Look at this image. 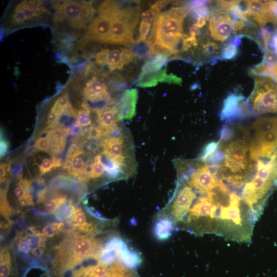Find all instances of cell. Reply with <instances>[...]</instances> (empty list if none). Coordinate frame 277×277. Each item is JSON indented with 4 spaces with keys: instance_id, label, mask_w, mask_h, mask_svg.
<instances>
[{
    "instance_id": "6da1fadb",
    "label": "cell",
    "mask_w": 277,
    "mask_h": 277,
    "mask_svg": "<svg viewBox=\"0 0 277 277\" xmlns=\"http://www.w3.org/2000/svg\"><path fill=\"white\" fill-rule=\"evenodd\" d=\"M188 12L186 8L176 7L159 13L146 41L149 48L157 46L161 52L171 54L178 51L177 47L183 37V22Z\"/></svg>"
},
{
    "instance_id": "7a4b0ae2",
    "label": "cell",
    "mask_w": 277,
    "mask_h": 277,
    "mask_svg": "<svg viewBox=\"0 0 277 277\" xmlns=\"http://www.w3.org/2000/svg\"><path fill=\"white\" fill-rule=\"evenodd\" d=\"M248 140L247 137L239 138L224 146L225 157L219 169L220 174H241L250 180L254 178L256 163L249 158Z\"/></svg>"
},
{
    "instance_id": "3957f363",
    "label": "cell",
    "mask_w": 277,
    "mask_h": 277,
    "mask_svg": "<svg viewBox=\"0 0 277 277\" xmlns=\"http://www.w3.org/2000/svg\"><path fill=\"white\" fill-rule=\"evenodd\" d=\"M55 17L75 29L86 28L90 24L95 10L90 3L79 1L55 2Z\"/></svg>"
},
{
    "instance_id": "277c9868",
    "label": "cell",
    "mask_w": 277,
    "mask_h": 277,
    "mask_svg": "<svg viewBox=\"0 0 277 277\" xmlns=\"http://www.w3.org/2000/svg\"><path fill=\"white\" fill-rule=\"evenodd\" d=\"M121 9L118 2H104L99 8L97 15L88 26L84 38L105 43L110 33L112 21L119 15Z\"/></svg>"
},
{
    "instance_id": "5b68a950",
    "label": "cell",
    "mask_w": 277,
    "mask_h": 277,
    "mask_svg": "<svg viewBox=\"0 0 277 277\" xmlns=\"http://www.w3.org/2000/svg\"><path fill=\"white\" fill-rule=\"evenodd\" d=\"M126 137L119 134L108 137L101 143L102 154L113 160L129 176L133 168L131 167L133 163L130 154V145Z\"/></svg>"
},
{
    "instance_id": "8992f818",
    "label": "cell",
    "mask_w": 277,
    "mask_h": 277,
    "mask_svg": "<svg viewBox=\"0 0 277 277\" xmlns=\"http://www.w3.org/2000/svg\"><path fill=\"white\" fill-rule=\"evenodd\" d=\"M254 115L277 113V91L254 82L253 90L247 100Z\"/></svg>"
},
{
    "instance_id": "52a82bcc",
    "label": "cell",
    "mask_w": 277,
    "mask_h": 277,
    "mask_svg": "<svg viewBox=\"0 0 277 277\" xmlns=\"http://www.w3.org/2000/svg\"><path fill=\"white\" fill-rule=\"evenodd\" d=\"M136 25L125 14L123 6L120 14L112 21L105 43L124 45L133 44V30Z\"/></svg>"
},
{
    "instance_id": "ba28073f",
    "label": "cell",
    "mask_w": 277,
    "mask_h": 277,
    "mask_svg": "<svg viewBox=\"0 0 277 277\" xmlns=\"http://www.w3.org/2000/svg\"><path fill=\"white\" fill-rule=\"evenodd\" d=\"M137 55L133 51L124 48L102 49L94 56L97 63L107 65L110 71L120 69L131 62Z\"/></svg>"
},
{
    "instance_id": "9c48e42d",
    "label": "cell",
    "mask_w": 277,
    "mask_h": 277,
    "mask_svg": "<svg viewBox=\"0 0 277 277\" xmlns=\"http://www.w3.org/2000/svg\"><path fill=\"white\" fill-rule=\"evenodd\" d=\"M232 20L227 13L217 11L212 13L209 19V29L212 38L224 42L231 34Z\"/></svg>"
},
{
    "instance_id": "30bf717a",
    "label": "cell",
    "mask_w": 277,
    "mask_h": 277,
    "mask_svg": "<svg viewBox=\"0 0 277 277\" xmlns=\"http://www.w3.org/2000/svg\"><path fill=\"white\" fill-rule=\"evenodd\" d=\"M138 98V91L136 89L125 90L117 108L118 120H129L135 114V107Z\"/></svg>"
},
{
    "instance_id": "8fae6325",
    "label": "cell",
    "mask_w": 277,
    "mask_h": 277,
    "mask_svg": "<svg viewBox=\"0 0 277 277\" xmlns=\"http://www.w3.org/2000/svg\"><path fill=\"white\" fill-rule=\"evenodd\" d=\"M109 91L102 80L93 77L86 83L84 89L85 97L91 102L103 101L108 95Z\"/></svg>"
},
{
    "instance_id": "7c38bea8",
    "label": "cell",
    "mask_w": 277,
    "mask_h": 277,
    "mask_svg": "<svg viewBox=\"0 0 277 277\" xmlns=\"http://www.w3.org/2000/svg\"><path fill=\"white\" fill-rule=\"evenodd\" d=\"M244 99V97L240 94L232 93L229 94L224 100L219 114L221 120L229 123L235 121L239 104Z\"/></svg>"
},
{
    "instance_id": "4fadbf2b",
    "label": "cell",
    "mask_w": 277,
    "mask_h": 277,
    "mask_svg": "<svg viewBox=\"0 0 277 277\" xmlns=\"http://www.w3.org/2000/svg\"><path fill=\"white\" fill-rule=\"evenodd\" d=\"M85 153L83 150L71 148L69 150L65 167L69 174L77 177L82 173L87 165L84 159Z\"/></svg>"
},
{
    "instance_id": "5bb4252c",
    "label": "cell",
    "mask_w": 277,
    "mask_h": 277,
    "mask_svg": "<svg viewBox=\"0 0 277 277\" xmlns=\"http://www.w3.org/2000/svg\"><path fill=\"white\" fill-rule=\"evenodd\" d=\"M97 122L98 127L103 131L104 135L117 126L118 118L117 109L116 107L106 108L97 111Z\"/></svg>"
},
{
    "instance_id": "9a60e30c",
    "label": "cell",
    "mask_w": 277,
    "mask_h": 277,
    "mask_svg": "<svg viewBox=\"0 0 277 277\" xmlns=\"http://www.w3.org/2000/svg\"><path fill=\"white\" fill-rule=\"evenodd\" d=\"M175 229L173 222L169 218L158 216L153 227L155 238L159 241H165L169 238Z\"/></svg>"
},
{
    "instance_id": "2e32d148",
    "label": "cell",
    "mask_w": 277,
    "mask_h": 277,
    "mask_svg": "<svg viewBox=\"0 0 277 277\" xmlns=\"http://www.w3.org/2000/svg\"><path fill=\"white\" fill-rule=\"evenodd\" d=\"M168 74L166 69L151 73L141 72L136 82V85L142 88L156 86L159 82H165Z\"/></svg>"
},
{
    "instance_id": "e0dca14e",
    "label": "cell",
    "mask_w": 277,
    "mask_h": 277,
    "mask_svg": "<svg viewBox=\"0 0 277 277\" xmlns=\"http://www.w3.org/2000/svg\"><path fill=\"white\" fill-rule=\"evenodd\" d=\"M118 260L126 267L133 269L142 263V259L137 252L128 248L127 245L120 252Z\"/></svg>"
},
{
    "instance_id": "ac0fdd59",
    "label": "cell",
    "mask_w": 277,
    "mask_h": 277,
    "mask_svg": "<svg viewBox=\"0 0 277 277\" xmlns=\"http://www.w3.org/2000/svg\"><path fill=\"white\" fill-rule=\"evenodd\" d=\"M16 7L24 11L27 19L39 16L43 11L42 3L38 1H24Z\"/></svg>"
},
{
    "instance_id": "d6986e66",
    "label": "cell",
    "mask_w": 277,
    "mask_h": 277,
    "mask_svg": "<svg viewBox=\"0 0 277 277\" xmlns=\"http://www.w3.org/2000/svg\"><path fill=\"white\" fill-rule=\"evenodd\" d=\"M255 133H264L277 130V117H260L252 124Z\"/></svg>"
},
{
    "instance_id": "ffe728a7",
    "label": "cell",
    "mask_w": 277,
    "mask_h": 277,
    "mask_svg": "<svg viewBox=\"0 0 277 277\" xmlns=\"http://www.w3.org/2000/svg\"><path fill=\"white\" fill-rule=\"evenodd\" d=\"M238 126L229 122H225L222 126L220 132V140L218 141L219 146H224L233 141L237 135Z\"/></svg>"
},
{
    "instance_id": "44dd1931",
    "label": "cell",
    "mask_w": 277,
    "mask_h": 277,
    "mask_svg": "<svg viewBox=\"0 0 277 277\" xmlns=\"http://www.w3.org/2000/svg\"><path fill=\"white\" fill-rule=\"evenodd\" d=\"M249 73L253 76H276L274 73V64L269 63L264 60L262 63L251 68Z\"/></svg>"
},
{
    "instance_id": "7402d4cb",
    "label": "cell",
    "mask_w": 277,
    "mask_h": 277,
    "mask_svg": "<svg viewBox=\"0 0 277 277\" xmlns=\"http://www.w3.org/2000/svg\"><path fill=\"white\" fill-rule=\"evenodd\" d=\"M105 171L104 166L102 162L101 155H97L94 159L93 162L91 164V172L90 179H95L102 176Z\"/></svg>"
},
{
    "instance_id": "603a6c76",
    "label": "cell",
    "mask_w": 277,
    "mask_h": 277,
    "mask_svg": "<svg viewBox=\"0 0 277 277\" xmlns=\"http://www.w3.org/2000/svg\"><path fill=\"white\" fill-rule=\"evenodd\" d=\"M76 123L81 127H85L92 124L90 109L86 105L78 110L76 115Z\"/></svg>"
},
{
    "instance_id": "cb8c5ba5",
    "label": "cell",
    "mask_w": 277,
    "mask_h": 277,
    "mask_svg": "<svg viewBox=\"0 0 277 277\" xmlns=\"http://www.w3.org/2000/svg\"><path fill=\"white\" fill-rule=\"evenodd\" d=\"M67 202L66 197L63 195L57 196L48 201L45 204L46 210L49 214H53L62 204Z\"/></svg>"
},
{
    "instance_id": "d4e9b609",
    "label": "cell",
    "mask_w": 277,
    "mask_h": 277,
    "mask_svg": "<svg viewBox=\"0 0 277 277\" xmlns=\"http://www.w3.org/2000/svg\"><path fill=\"white\" fill-rule=\"evenodd\" d=\"M219 142H211L207 144L204 147L201 155L199 158L203 163L219 147Z\"/></svg>"
},
{
    "instance_id": "484cf974",
    "label": "cell",
    "mask_w": 277,
    "mask_h": 277,
    "mask_svg": "<svg viewBox=\"0 0 277 277\" xmlns=\"http://www.w3.org/2000/svg\"><path fill=\"white\" fill-rule=\"evenodd\" d=\"M267 20L268 23L277 24V1H269Z\"/></svg>"
},
{
    "instance_id": "4316f807",
    "label": "cell",
    "mask_w": 277,
    "mask_h": 277,
    "mask_svg": "<svg viewBox=\"0 0 277 277\" xmlns=\"http://www.w3.org/2000/svg\"><path fill=\"white\" fill-rule=\"evenodd\" d=\"M238 53V50L236 47L229 44L225 46L222 50L220 59L230 60L234 58Z\"/></svg>"
},
{
    "instance_id": "83f0119b",
    "label": "cell",
    "mask_w": 277,
    "mask_h": 277,
    "mask_svg": "<svg viewBox=\"0 0 277 277\" xmlns=\"http://www.w3.org/2000/svg\"><path fill=\"white\" fill-rule=\"evenodd\" d=\"M87 223L86 217L83 211L80 208H75L71 223L77 228L85 225Z\"/></svg>"
},
{
    "instance_id": "f1b7e54d",
    "label": "cell",
    "mask_w": 277,
    "mask_h": 277,
    "mask_svg": "<svg viewBox=\"0 0 277 277\" xmlns=\"http://www.w3.org/2000/svg\"><path fill=\"white\" fill-rule=\"evenodd\" d=\"M34 146L38 150L49 153L50 140L47 136L38 137L35 141Z\"/></svg>"
},
{
    "instance_id": "f546056e",
    "label": "cell",
    "mask_w": 277,
    "mask_h": 277,
    "mask_svg": "<svg viewBox=\"0 0 277 277\" xmlns=\"http://www.w3.org/2000/svg\"><path fill=\"white\" fill-rule=\"evenodd\" d=\"M219 47L217 44L213 42H208L203 46V53L205 56L212 57L217 53Z\"/></svg>"
},
{
    "instance_id": "4dcf8cb0",
    "label": "cell",
    "mask_w": 277,
    "mask_h": 277,
    "mask_svg": "<svg viewBox=\"0 0 277 277\" xmlns=\"http://www.w3.org/2000/svg\"><path fill=\"white\" fill-rule=\"evenodd\" d=\"M197 46V42L196 37L183 35V43L181 48L182 52L187 51L193 47Z\"/></svg>"
},
{
    "instance_id": "1f68e13d",
    "label": "cell",
    "mask_w": 277,
    "mask_h": 277,
    "mask_svg": "<svg viewBox=\"0 0 277 277\" xmlns=\"http://www.w3.org/2000/svg\"><path fill=\"white\" fill-rule=\"evenodd\" d=\"M27 19L24 11L16 7L11 15V22L16 25L22 24Z\"/></svg>"
},
{
    "instance_id": "d6a6232c",
    "label": "cell",
    "mask_w": 277,
    "mask_h": 277,
    "mask_svg": "<svg viewBox=\"0 0 277 277\" xmlns=\"http://www.w3.org/2000/svg\"><path fill=\"white\" fill-rule=\"evenodd\" d=\"M151 28V24L141 22L139 27V36L137 43L144 42L149 33Z\"/></svg>"
},
{
    "instance_id": "836d02e7",
    "label": "cell",
    "mask_w": 277,
    "mask_h": 277,
    "mask_svg": "<svg viewBox=\"0 0 277 277\" xmlns=\"http://www.w3.org/2000/svg\"><path fill=\"white\" fill-rule=\"evenodd\" d=\"M189 11H191L193 16L195 18L200 16L209 18V9L206 5L190 9Z\"/></svg>"
},
{
    "instance_id": "e575fe53",
    "label": "cell",
    "mask_w": 277,
    "mask_h": 277,
    "mask_svg": "<svg viewBox=\"0 0 277 277\" xmlns=\"http://www.w3.org/2000/svg\"><path fill=\"white\" fill-rule=\"evenodd\" d=\"M159 14L155 10L150 8L142 13L141 22L151 24V22L154 21Z\"/></svg>"
},
{
    "instance_id": "d590c367",
    "label": "cell",
    "mask_w": 277,
    "mask_h": 277,
    "mask_svg": "<svg viewBox=\"0 0 277 277\" xmlns=\"http://www.w3.org/2000/svg\"><path fill=\"white\" fill-rule=\"evenodd\" d=\"M103 136V130L98 126H92L87 131V138L96 140Z\"/></svg>"
},
{
    "instance_id": "8d00e7d4",
    "label": "cell",
    "mask_w": 277,
    "mask_h": 277,
    "mask_svg": "<svg viewBox=\"0 0 277 277\" xmlns=\"http://www.w3.org/2000/svg\"><path fill=\"white\" fill-rule=\"evenodd\" d=\"M52 168H53L52 161L48 158L43 159L39 165L41 174H44L49 172Z\"/></svg>"
},
{
    "instance_id": "74e56055",
    "label": "cell",
    "mask_w": 277,
    "mask_h": 277,
    "mask_svg": "<svg viewBox=\"0 0 277 277\" xmlns=\"http://www.w3.org/2000/svg\"><path fill=\"white\" fill-rule=\"evenodd\" d=\"M18 204L22 207H25L28 205H33L34 202L32 195L30 193H28L24 196L18 199Z\"/></svg>"
},
{
    "instance_id": "f35d334b",
    "label": "cell",
    "mask_w": 277,
    "mask_h": 277,
    "mask_svg": "<svg viewBox=\"0 0 277 277\" xmlns=\"http://www.w3.org/2000/svg\"><path fill=\"white\" fill-rule=\"evenodd\" d=\"M246 22L239 20L234 19L232 21V30L236 33L242 31L246 26Z\"/></svg>"
},
{
    "instance_id": "ab89813d",
    "label": "cell",
    "mask_w": 277,
    "mask_h": 277,
    "mask_svg": "<svg viewBox=\"0 0 277 277\" xmlns=\"http://www.w3.org/2000/svg\"><path fill=\"white\" fill-rule=\"evenodd\" d=\"M56 232L55 229L52 224H48L43 228V233L47 237L53 236Z\"/></svg>"
},
{
    "instance_id": "60d3db41",
    "label": "cell",
    "mask_w": 277,
    "mask_h": 277,
    "mask_svg": "<svg viewBox=\"0 0 277 277\" xmlns=\"http://www.w3.org/2000/svg\"><path fill=\"white\" fill-rule=\"evenodd\" d=\"M86 211L92 216L97 218L100 220L105 221L107 219L102 216L101 213L98 211L95 210L94 209L88 207H86L85 208Z\"/></svg>"
},
{
    "instance_id": "b9f144b4",
    "label": "cell",
    "mask_w": 277,
    "mask_h": 277,
    "mask_svg": "<svg viewBox=\"0 0 277 277\" xmlns=\"http://www.w3.org/2000/svg\"><path fill=\"white\" fill-rule=\"evenodd\" d=\"M47 193V188H44L39 190L37 193L36 203H40L44 202L46 200Z\"/></svg>"
},
{
    "instance_id": "7bdbcfd3",
    "label": "cell",
    "mask_w": 277,
    "mask_h": 277,
    "mask_svg": "<svg viewBox=\"0 0 277 277\" xmlns=\"http://www.w3.org/2000/svg\"><path fill=\"white\" fill-rule=\"evenodd\" d=\"M8 168L7 163H1L0 165V179L1 183H3L6 179V170Z\"/></svg>"
},
{
    "instance_id": "ee69618b",
    "label": "cell",
    "mask_w": 277,
    "mask_h": 277,
    "mask_svg": "<svg viewBox=\"0 0 277 277\" xmlns=\"http://www.w3.org/2000/svg\"><path fill=\"white\" fill-rule=\"evenodd\" d=\"M14 194L16 197L19 199L28 194V193L23 187L17 184V186L14 189Z\"/></svg>"
},
{
    "instance_id": "f6af8a7d",
    "label": "cell",
    "mask_w": 277,
    "mask_h": 277,
    "mask_svg": "<svg viewBox=\"0 0 277 277\" xmlns=\"http://www.w3.org/2000/svg\"><path fill=\"white\" fill-rule=\"evenodd\" d=\"M208 1H192L188 3L189 9L200 6L206 5L208 3Z\"/></svg>"
},
{
    "instance_id": "bcb514c9",
    "label": "cell",
    "mask_w": 277,
    "mask_h": 277,
    "mask_svg": "<svg viewBox=\"0 0 277 277\" xmlns=\"http://www.w3.org/2000/svg\"><path fill=\"white\" fill-rule=\"evenodd\" d=\"M9 147L8 143L5 140L1 139V157L5 155Z\"/></svg>"
},
{
    "instance_id": "7dc6e473",
    "label": "cell",
    "mask_w": 277,
    "mask_h": 277,
    "mask_svg": "<svg viewBox=\"0 0 277 277\" xmlns=\"http://www.w3.org/2000/svg\"><path fill=\"white\" fill-rule=\"evenodd\" d=\"M189 33L190 36L196 37L200 34V28L194 24L190 28Z\"/></svg>"
},
{
    "instance_id": "c3c4849f",
    "label": "cell",
    "mask_w": 277,
    "mask_h": 277,
    "mask_svg": "<svg viewBox=\"0 0 277 277\" xmlns=\"http://www.w3.org/2000/svg\"><path fill=\"white\" fill-rule=\"evenodd\" d=\"M32 254L37 258L41 257L43 252L44 248L41 247H36L31 249Z\"/></svg>"
},
{
    "instance_id": "681fc988",
    "label": "cell",
    "mask_w": 277,
    "mask_h": 277,
    "mask_svg": "<svg viewBox=\"0 0 277 277\" xmlns=\"http://www.w3.org/2000/svg\"><path fill=\"white\" fill-rule=\"evenodd\" d=\"M54 226L56 233H58L61 232H63L65 224L62 222H53L51 223Z\"/></svg>"
},
{
    "instance_id": "f907efd6",
    "label": "cell",
    "mask_w": 277,
    "mask_h": 277,
    "mask_svg": "<svg viewBox=\"0 0 277 277\" xmlns=\"http://www.w3.org/2000/svg\"><path fill=\"white\" fill-rule=\"evenodd\" d=\"M196 21L195 24L198 27L202 28L205 26L206 23L208 18L203 16H198L196 18Z\"/></svg>"
},
{
    "instance_id": "816d5d0a",
    "label": "cell",
    "mask_w": 277,
    "mask_h": 277,
    "mask_svg": "<svg viewBox=\"0 0 277 277\" xmlns=\"http://www.w3.org/2000/svg\"><path fill=\"white\" fill-rule=\"evenodd\" d=\"M81 126H80L76 122L69 129V133L72 135H76L80 132Z\"/></svg>"
},
{
    "instance_id": "f5cc1de1",
    "label": "cell",
    "mask_w": 277,
    "mask_h": 277,
    "mask_svg": "<svg viewBox=\"0 0 277 277\" xmlns=\"http://www.w3.org/2000/svg\"><path fill=\"white\" fill-rule=\"evenodd\" d=\"M32 213L35 216H47L49 215V214L48 212H44V211H41L36 210V209H32Z\"/></svg>"
},
{
    "instance_id": "db71d44e",
    "label": "cell",
    "mask_w": 277,
    "mask_h": 277,
    "mask_svg": "<svg viewBox=\"0 0 277 277\" xmlns=\"http://www.w3.org/2000/svg\"><path fill=\"white\" fill-rule=\"evenodd\" d=\"M52 161L54 169L61 166L62 163V159L61 158L53 156Z\"/></svg>"
},
{
    "instance_id": "11a10c76",
    "label": "cell",
    "mask_w": 277,
    "mask_h": 277,
    "mask_svg": "<svg viewBox=\"0 0 277 277\" xmlns=\"http://www.w3.org/2000/svg\"><path fill=\"white\" fill-rule=\"evenodd\" d=\"M18 224L21 229L24 231L29 228L26 223L23 221H19L18 222Z\"/></svg>"
},
{
    "instance_id": "9f6ffc18",
    "label": "cell",
    "mask_w": 277,
    "mask_h": 277,
    "mask_svg": "<svg viewBox=\"0 0 277 277\" xmlns=\"http://www.w3.org/2000/svg\"><path fill=\"white\" fill-rule=\"evenodd\" d=\"M274 73L277 77V64H274Z\"/></svg>"
}]
</instances>
